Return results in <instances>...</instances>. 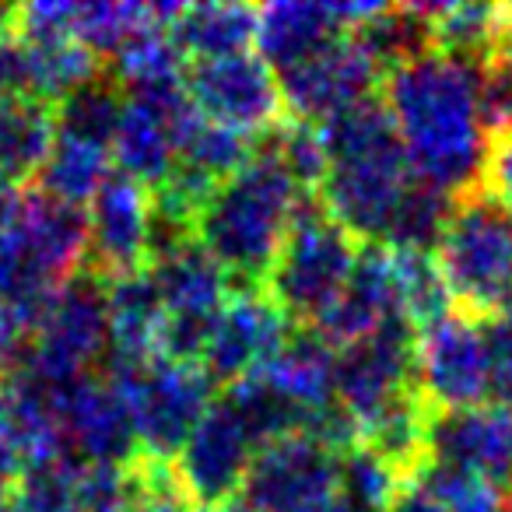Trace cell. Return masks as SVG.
Listing matches in <instances>:
<instances>
[{
  "mask_svg": "<svg viewBox=\"0 0 512 512\" xmlns=\"http://www.w3.org/2000/svg\"><path fill=\"white\" fill-rule=\"evenodd\" d=\"M379 99L390 109L407 165L421 186L449 200L481 190L495 137L488 64L428 46L383 74Z\"/></svg>",
  "mask_w": 512,
  "mask_h": 512,
  "instance_id": "obj_1",
  "label": "cell"
},
{
  "mask_svg": "<svg viewBox=\"0 0 512 512\" xmlns=\"http://www.w3.org/2000/svg\"><path fill=\"white\" fill-rule=\"evenodd\" d=\"M320 137L330 169L316 200L362 246H386L393 218L414 186L390 109L379 95H372L320 123Z\"/></svg>",
  "mask_w": 512,
  "mask_h": 512,
  "instance_id": "obj_2",
  "label": "cell"
},
{
  "mask_svg": "<svg viewBox=\"0 0 512 512\" xmlns=\"http://www.w3.org/2000/svg\"><path fill=\"white\" fill-rule=\"evenodd\" d=\"M306 197L313 193L295 183L271 137H260L256 155L207 200L193 239L225 267L232 285L264 288Z\"/></svg>",
  "mask_w": 512,
  "mask_h": 512,
  "instance_id": "obj_3",
  "label": "cell"
},
{
  "mask_svg": "<svg viewBox=\"0 0 512 512\" xmlns=\"http://www.w3.org/2000/svg\"><path fill=\"white\" fill-rule=\"evenodd\" d=\"M432 256L460 313L491 320L512 309V221L484 190L453 200Z\"/></svg>",
  "mask_w": 512,
  "mask_h": 512,
  "instance_id": "obj_4",
  "label": "cell"
},
{
  "mask_svg": "<svg viewBox=\"0 0 512 512\" xmlns=\"http://www.w3.org/2000/svg\"><path fill=\"white\" fill-rule=\"evenodd\" d=\"M88 211L29 186L15 221L0 235V302L50 299L85 271Z\"/></svg>",
  "mask_w": 512,
  "mask_h": 512,
  "instance_id": "obj_5",
  "label": "cell"
},
{
  "mask_svg": "<svg viewBox=\"0 0 512 512\" xmlns=\"http://www.w3.org/2000/svg\"><path fill=\"white\" fill-rule=\"evenodd\" d=\"M362 242L348 235L316 197H306L285 246L264 281V292L295 327H316L348 288Z\"/></svg>",
  "mask_w": 512,
  "mask_h": 512,
  "instance_id": "obj_6",
  "label": "cell"
},
{
  "mask_svg": "<svg viewBox=\"0 0 512 512\" xmlns=\"http://www.w3.org/2000/svg\"><path fill=\"white\" fill-rule=\"evenodd\" d=\"M134 421L137 449L158 460H176L183 442L214 404V383L197 362L155 358L148 365H102Z\"/></svg>",
  "mask_w": 512,
  "mask_h": 512,
  "instance_id": "obj_7",
  "label": "cell"
},
{
  "mask_svg": "<svg viewBox=\"0 0 512 512\" xmlns=\"http://www.w3.org/2000/svg\"><path fill=\"white\" fill-rule=\"evenodd\" d=\"M148 274L155 278L165 306L162 355L200 365L207 337L235 292L232 278L193 235L158 246L151 253Z\"/></svg>",
  "mask_w": 512,
  "mask_h": 512,
  "instance_id": "obj_8",
  "label": "cell"
},
{
  "mask_svg": "<svg viewBox=\"0 0 512 512\" xmlns=\"http://www.w3.org/2000/svg\"><path fill=\"white\" fill-rule=\"evenodd\" d=\"M109 358V306L106 281L81 271L46 299L39 323L36 358L25 376L43 386H67L92 376Z\"/></svg>",
  "mask_w": 512,
  "mask_h": 512,
  "instance_id": "obj_9",
  "label": "cell"
},
{
  "mask_svg": "<svg viewBox=\"0 0 512 512\" xmlns=\"http://www.w3.org/2000/svg\"><path fill=\"white\" fill-rule=\"evenodd\" d=\"M414 390L432 414L470 411L495 400L484 320L453 309L421 327L414 344Z\"/></svg>",
  "mask_w": 512,
  "mask_h": 512,
  "instance_id": "obj_10",
  "label": "cell"
},
{
  "mask_svg": "<svg viewBox=\"0 0 512 512\" xmlns=\"http://www.w3.org/2000/svg\"><path fill=\"white\" fill-rule=\"evenodd\" d=\"M186 95L204 120L253 137L274 134L288 120L278 74L260 60V53L186 64Z\"/></svg>",
  "mask_w": 512,
  "mask_h": 512,
  "instance_id": "obj_11",
  "label": "cell"
},
{
  "mask_svg": "<svg viewBox=\"0 0 512 512\" xmlns=\"http://www.w3.org/2000/svg\"><path fill=\"white\" fill-rule=\"evenodd\" d=\"M278 85L288 120L320 127L341 109L379 95L376 88L383 85V67L358 39V32H344L302 64L281 71Z\"/></svg>",
  "mask_w": 512,
  "mask_h": 512,
  "instance_id": "obj_12",
  "label": "cell"
},
{
  "mask_svg": "<svg viewBox=\"0 0 512 512\" xmlns=\"http://www.w3.org/2000/svg\"><path fill=\"white\" fill-rule=\"evenodd\" d=\"M197 123L200 113L186 95V85L169 92L127 95L113 137L116 172L155 193L179 165L183 144Z\"/></svg>",
  "mask_w": 512,
  "mask_h": 512,
  "instance_id": "obj_13",
  "label": "cell"
},
{
  "mask_svg": "<svg viewBox=\"0 0 512 512\" xmlns=\"http://www.w3.org/2000/svg\"><path fill=\"white\" fill-rule=\"evenodd\" d=\"M151 232H155L151 190L123 172H113L88 204L85 271L99 281H116L148 271Z\"/></svg>",
  "mask_w": 512,
  "mask_h": 512,
  "instance_id": "obj_14",
  "label": "cell"
},
{
  "mask_svg": "<svg viewBox=\"0 0 512 512\" xmlns=\"http://www.w3.org/2000/svg\"><path fill=\"white\" fill-rule=\"evenodd\" d=\"M341 456L306 432L256 446L242 481V502L253 512H299L337 495Z\"/></svg>",
  "mask_w": 512,
  "mask_h": 512,
  "instance_id": "obj_15",
  "label": "cell"
},
{
  "mask_svg": "<svg viewBox=\"0 0 512 512\" xmlns=\"http://www.w3.org/2000/svg\"><path fill=\"white\" fill-rule=\"evenodd\" d=\"M414 344L418 330L397 316L365 341L337 351V404L355 418L358 432L383 407L414 390Z\"/></svg>",
  "mask_w": 512,
  "mask_h": 512,
  "instance_id": "obj_16",
  "label": "cell"
},
{
  "mask_svg": "<svg viewBox=\"0 0 512 512\" xmlns=\"http://www.w3.org/2000/svg\"><path fill=\"white\" fill-rule=\"evenodd\" d=\"M288 334H292V323L264 288H235L207 337L200 369L214 386L228 390L264 369L288 341Z\"/></svg>",
  "mask_w": 512,
  "mask_h": 512,
  "instance_id": "obj_17",
  "label": "cell"
},
{
  "mask_svg": "<svg viewBox=\"0 0 512 512\" xmlns=\"http://www.w3.org/2000/svg\"><path fill=\"white\" fill-rule=\"evenodd\" d=\"M53 404H57L60 439L71 460L127 467L141 453L127 404L102 372L57 386Z\"/></svg>",
  "mask_w": 512,
  "mask_h": 512,
  "instance_id": "obj_18",
  "label": "cell"
},
{
  "mask_svg": "<svg viewBox=\"0 0 512 512\" xmlns=\"http://www.w3.org/2000/svg\"><path fill=\"white\" fill-rule=\"evenodd\" d=\"M253 453L256 446L239 414L232 411L225 397H214V404L204 411V418L197 421V428L172 463H176V474L190 502L218 505L228 498H239Z\"/></svg>",
  "mask_w": 512,
  "mask_h": 512,
  "instance_id": "obj_19",
  "label": "cell"
},
{
  "mask_svg": "<svg viewBox=\"0 0 512 512\" xmlns=\"http://www.w3.org/2000/svg\"><path fill=\"white\" fill-rule=\"evenodd\" d=\"M428 460L488 477L498 488L512 484V404L488 400L470 411L435 414L428 425Z\"/></svg>",
  "mask_w": 512,
  "mask_h": 512,
  "instance_id": "obj_20",
  "label": "cell"
},
{
  "mask_svg": "<svg viewBox=\"0 0 512 512\" xmlns=\"http://www.w3.org/2000/svg\"><path fill=\"white\" fill-rule=\"evenodd\" d=\"M397 271H393V249L383 242H369L358 253V264L351 271L348 288L341 292V299L334 302L330 313H323V320L316 323V334L330 344V348H348V344L365 341L369 334H376L383 323L397 320Z\"/></svg>",
  "mask_w": 512,
  "mask_h": 512,
  "instance_id": "obj_21",
  "label": "cell"
},
{
  "mask_svg": "<svg viewBox=\"0 0 512 512\" xmlns=\"http://www.w3.org/2000/svg\"><path fill=\"white\" fill-rule=\"evenodd\" d=\"M256 376L299 414L302 428L309 425V418H316L330 404H337V348H330L309 327L288 334L278 355Z\"/></svg>",
  "mask_w": 512,
  "mask_h": 512,
  "instance_id": "obj_22",
  "label": "cell"
},
{
  "mask_svg": "<svg viewBox=\"0 0 512 512\" xmlns=\"http://www.w3.org/2000/svg\"><path fill=\"white\" fill-rule=\"evenodd\" d=\"M109 358L106 365H148L162 358L165 306L148 271L106 281Z\"/></svg>",
  "mask_w": 512,
  "mask_h": 512,
  "instance_id": "obj_23",
  "label": "cell"
},
{
  "mask_svg": "<svg viewBox=\"0 0 512 512\" xmlns=\"http://www.w3.org/2000/svg\"><path fill=\"white\" fill-rule=\"evenodd\" d=\"M337 36H344V25L337 22L334 4H309V0L285 4L281 0V4L256 8V50L264 64L274 67V74L302 64Z\"/></svg>",
  "mask_w": 512,
  "mask_h": 512,
  "instance_id": "obj_24",
  "label": "cell"
},
{
  "mask_svg": "<svg viewBox=\"0 0 512 512\" xmlns=\"http://www.w3.org/2000/svg\"><path fill=\"white\" fill-rule=\"evenodd\" d=\"M169 36L186 64L249 53L256 43V8L249 4H186L169 25Z\"/></svg>",
  "mask_w": 512,
  "mask_h": 512,
  "instance_id": "obj_25",
  "label": "cell"
},
{
  "mask_svg": "<svg viewBox=\"0 0 512 512\" xmlns=\"http://www.w3.org/2000/svg\"><path fill=\"white\" fill-rule=\"evenodd\" d=\"M57 141L53 106L36 99H0V179L36 183Z\"/></svg>",
  "mask_w": 512,
  "mask_h": 512,
  "instance_id": "obj_26",
  "label": "cell"
},
{
  "mask_svg": "<svg viewBox=\"0 0 512 512\" xmlns=\"http://www.w3.org/2000/svg\"><path fill=\"white\" fill-rule=\"evenodd\" d=\"M432 46L453 57L491 64L509 32V8L498 4H418Z\"/></svg>",
  "mask_w": 512,
  "mask_h": 512,
  "instance_id": "obj_27",
  "label": "cell"
},
{
  "mask_svg": "<svg viewBox=\"0 0 512 512\" xmlns=\"http://www.w3.org/2000/svg\"><path fill=\"white\" fill-rule=\"evenodd\" d=\"M109 176H113V151L81 141V137L57 134L50 158L36 176V190H43L53 200H64V204L85 207L106 186Z\"/></svg>",
  "mask_w": 512,
  "mask_h": 512,
  "instance_id": "obj_28",
  "label": "cell"
},
{
  "mask_svg": "<svg viewBox=\"0 0 512 512\" xmlns=\"http://www.w3.org/2000/svg\"><path fill=\"white\" fill-rule=\"evenodd\" d=\"M109 78L120 85L123 95L169 92V88L186 85V60L172 43L169 29L151 25L116 53Z\"/></svg>",
  "mask_w": 512,
  "mask_h": 512,
  "instance_id": "obj_29",
  "label": "cell"
},
{
  "mask_svg": "<svg viewBox=\"0 0 512 512\" xmlns=\"http://www.w3.org/2000/svg\"><path fill=\"white\" fill-rule=\"evenodd\" d=\"M393 271H397L400 320H407L414 330L428 327V323L456 309L432 253H425V249H393Z\"/></svg>",
  "mask_w": 512,
  "mask_h": 512,
  "instance_id": "obj_30",
  "label": "cell"
},
{
  "mask_svg": "<svg viewBox=\"0 0 512 512\" xmlns=\"http://www.w3.org/2000/svg\"><path fill=\"white\" fill-rule=\"evenodd\" d=\"M123 102L127 95L120 92L113 78H95L85 88H78L74 95H67L60 106H53L57 116V134H71L81 141L102 144L113 151L116 123H120Z\"/></svg>",
  "mask_w": 512,
  "mask_h": 512,
  "instance_id": "obj_31",
  "label": "cell"
},
{
  "mask_svg": "<svg viewBox=\"0 0 512 512\" xmlns=\"http://www.w3.org/2000/svg\"><path fill=\"white\" fill-rule=\"evenodd\" d=\"M155 11L151 4H113V0H95V4H78L74 18V39L92 53L95 60H113L123 46L144 29H151Z\"/></svg>",
  "mask_w": 512,
  "mask_h": 512,
  "instance_id": "obj_32",
  "label": "cell"
},
{
  "mask_svg": "<svg viewBox=\"0 0 512 512\" xmlns=\"http://www.w3.org/2000/svg\"><path fill=\"white\" fill-rule=\"evenodd\" d=\"M256 148H260V137L242 134V130L225 127V123H211L200 116L193 134L186 137L179 165H186V169H193L197 176L221 186L256 155Z\"/></svg>",
  "mask_w": 512,
  "mask_h": 512,
  "instance_id": "obj_33",
  "label": "cell"
},
{
  "mask_svg": "<svg viewBox=\"0 0 512 512\" xmlns=\"http://www.w3.org/2000/svg\"><path fill=\"white\" fill-rule=\"evenodd\" d=\"M407 484L411 481H404L390 463H383L362 446L348 449L341 456L337 495L348 505V512H390Z\"/></svg>",
  "mask_w": 512,
  "mask_h": 512,
  "instance_id": "obj_34",
  "label": "cell"
},
{
  "mask_svg": "<svg viewBox=\"0 0 512 512\" xmlns=\"http://www.w3.org/2000/svg\"><path fill=\"white\" fill-rule=\"evenodd\" d=\"M446 512H505V488L491 484L488 477L470 470L449 467V463L428 460L414 477Z\"/></svg>",
  "mask_w": 512,
  "mask_h": 512,
  "instance_id": "obj_35",
  "label": "cell"
},
{
  "mask_svg": "<svg viewBox=\"0 0 512 512\" xmlns=\"http://www.w3.org/2000/svg\"><path fill=\"white\" fill-rule=\"evenodd\" d=\"M78 460H64L32 467L8 491V512H78Z\"/></svg>",
  "mask_w": 512,
  "mask_h": 512,
  "instance_id": "obj_36",
  "label": "cell"
},
{
  "mask_svg": "<svg viewBox=\"0 0 512 512\" xmlns=\"http://www.w3.org/2000/svg\"><path fill=\"white\" fill-rule=\"evenodd\" d=\"M130 505L127 512H190V495L176 474V463L137 453L127 463Z\"/></svg>",
  "mask_w": 512,
  "mask_h": 512,
  "instance_id": "obj_37",
  "label": "cell"
},
{
  "mask_svg": "<svg viewBox=\"0 0 512 512\" xmlns=\"http://www.w3.org/2000/svg\"><path fill=\"white\" fill-rule=\"evenodd\" d=\"M43 309H46V299L0 302V383L25 376V372L32 369Z\"/></svg>",
  "mask_w": 512,
  "mask_h": 512,
  "instance_id": "obj_38",
  "label": "cell"
},
{
  "mask_svg": "<svg viewBox=\"0 0 512 512\" xmlns=\"http://www.w3.org/2000/svg\"><path fill=\"white\" fill-rule=\"evenodd\" d=\"M274 144V151L281 155L285 169L292 172V179L302 186L306 193H320L323 179H327L330 158L327 148H323L320 127L313 123H299V120H285L274 134H267Z\"/></svg>",
  "mask_w": 512,
  "mask_h": 512,
  "instance_id": "obj_39",
  "label": "cell"
},
{
  "mask_svg": "<svg viewBox=\"0 0 512 512\" xmlns=\"http://www.w3.org/2000/svg\"><path fill=\"white\" fill-rule=\"evenodd\" d=\"M130 477L120 463H81L78 512H127Z\"/></svg>",
  "mask_w": 512,
  "mask_h": 512,
  "instance_id": "obj_40",
  "label": "cell"
},
{
  "mask_svg": "<svg viewBox=\"0 0 512 512\" xmlns=\"http://www.w3.org/2000/svg\"><path fill=\"white\" fill-rule=\"evenodd\" d=\"M484 341H488L495 400L512 404V309L484 320Z\"/></svg>",
  "mask_w": 512,
  "mask_h": 512,
  "instance_id": "obj_41",
  "label": "cell"
},
{
  "mask_svg": "<svg viewBox=\"0 0 512 512\" xmlns=\"http://www.w3.org/2000/svg\"><path fill=\"white\" fill-rule=\"evenodd\" d=\"M29 453L18 435L15 414L8 404V386L0 383V491H11L25 474H29Z\"/></svg>",
  "mask_w": 512,
  "mask_h": 512,
  "instance_id": "obj_42",
  "label": "cell"
},
{
  "mask_svg": "<svg viewBox=\"0 0 512 512\" xmlns=\"http://www.w3.org/2000/svg\"><path fill=\"white\" fill-rule=\"evenodd\" d=\"M481 190L488 193V197L505 211V218L512 221V127L491 137Z\"/></svg>",
  "mask_w": 512,
  "mask_h": 512,
  "instance_id": "obj_43",
  "label": "cell"
},
{
  "mask_svg": "<svg viewBox=\"0 0 512 512\" xmlns=\"http://www.w3.org/2000/svg\"><path fill=\"white\" fill-rule=\"evenodd\" d=\"M390 512H446L439 502H435L432 495H428L425 488H418V484H407L404 488V495L397 498V505H393Z\"/></svg>",
  "mask_w": 512,
  "mask_h": 512,
  "instance_id": "obj_44",
  "label": "cell"
},
{
  "mask_svg": "<svg viewBox=\"0 0 512 512\" xmlns=\"http://www.w3.org/2000/svg\"><path fill=\"white\" fill-rule=\"evenodd\" d=\"M491 71H495V78L505 85V92L512 95V11H509V32H505L502 46H498V53L491 57Z\"/></svg>",
  "mask_w": 512,
  "mask_h": 512,
  "instance_id": "obj_45",
  "label": "cell"
},
{
  "mask_svg": "<svg viewBox=\"0 0 512 512\" xmlns=\"http://www.w3.org/2000/svg\"><path fill=\"white\" fill-rule=\"evenodd\" d=\"M18 204H22V190L8 179H0V235L8 232V225L15 221Z\"/></svg>",
  "mask_w": 512,
  "mask_h": 512,
  "instance_id": "obj_46",
  "label": "cell"
},
{
  "mask_svg": "<svg viewBox=\"0 0 512 512\" xmlns=\"http://www.w3.org/2000/svg\"><path fill=\"white\" fill-rule=\"evenodd\" d=\"M299 512H348V505L341 502V495H330V498H320V502L306 505V509Z\"/></svg>",
  "mask_w": 512,
  "mask_h": 512,
  "instance_id": "obj_47",
  "label": "cell"
},
{
  "mask_svg": "<svg viewBox=\"0 0 512 512\" xmlns=\"http://www.w3.org/2000/svg\"><path fill=\"white\" fill-rule=\"evenodd\" d=\"M197 512H253V509H249L239 495V498H228V502H218V505H200Z\"/></svg>",
  "mask_w": 512,
  "mask_h": 512,
  "instance_id": "obj_48",
  "label": "cell"
},
{
  "mask_svg": "<svg viewBox=\"0 0 512 512\" xmlns=\"http://www.w3.org/2000/svg\"><path fill=\"white\" fill-rule=\"evenodd\" d=\"M0 512H8V491H0Z\"/></svg>",
  "mask_w": 512,
  "mask_h": 512,
  "instance_id": "obj_49",
  "label": "cell"
},
{
  "mask_svg": "<svg viewBox=\"0 0 512 512\" xmlns=\"http://www.w3.org/2000/svg\"><path fill=\"white\" fill-rule=\"evenodd\" d=\"M505 512H512V491L505 495Z\"/></svg>",
  "mask_w": 512,
  "mask_h": 512,
  "instance_id": "obj_50",
  "label": "cell"
},
{
  "mask_svg": "<svg viewBox=\"0 0 512 512\" xmlns=\"http://www.w3.org/2000/svg\"><path fill=\"white\" fill-rule=\"evenodd\" d=\"M509 11H512V8H509Z\"/></svg>",
  "mask_w": 512,
  "mask_h": 512,
  "instance_id": "obj_51",
  "label": "cell"
}]
</instances>
